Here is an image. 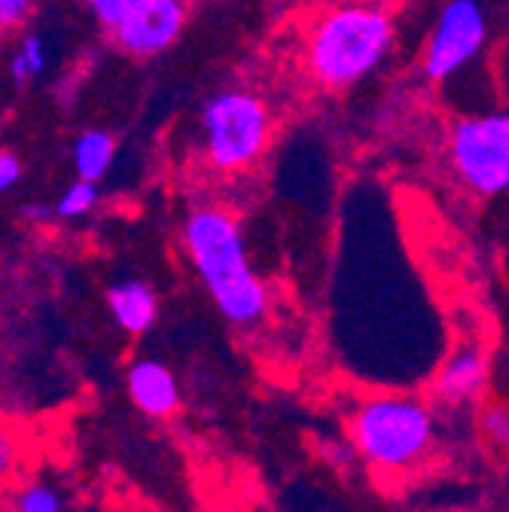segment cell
I'll use <instances>...</instances> for the list:
<instances>
[{"label":"cell","instance_id":"6da1fadb","mask_svg":"<svg viewBox=\"0 0 509 512\" xmlns=\"http://www.w3.org/2000/svg\"><path fill=\"white\" fill-rule=\"evenodd\" d=\"M183 247L208 299L232 327H257L269 314V287L253 269L232 211L220 205L193 208L183 220Z\"/></svg>","mask_w":509,"mask_h":512},{"label":"cell","instance_id":"7a4b0ae2","mask_svg":"<svg viewBox=\"0 0 509 512\" xmlns=\"http://www.w3.org/2000/svg\"><path fill=\"white\" fill-rule=\"evenodd\" d=\"M348 439L366 467L385 476H403L430 458L436 415L415 394H372L348 412Z\"/></svg>","mask_w":509,"mask_h":512},{"label":"cell","instance_id":"3957f363","mask_svg":"<svg viewBox=\"0 0 509 512\" xmlns=\"http://www.w3.org/2000/svg\"><path fill=\"white\" fill-rule=\"evenodd\" d=\"M391 46V19L378 10L351 7L333 13L314 34L311 71L314 77L342 89L366 77Z\"/></svg>","mask_w":509,"mask_h":512},{"label":"cell","instance_id":"277c9868","mask_svg":"<svg viewBox=\"0 0 509 512\" xmlns=\"http://www.w3.org/2000/svg\"><path fill=\"white\" fill-rule=\"evenodd\" d=\"M205 153L217 171H244L260 159L269 141V113L247 92H220L202 113Z\"/></svg>","mask_w":509,"mask_h":512},{"label":"cell","instance_id":"5b68a950","mask_svg":"<svg viewBox=\"0 0 509 512\" xmlns=\"http://www.w3.org/2000/svg\"><path fill=\"white\" fill-rule=\"evenodd\" d=\"M458 180L476 196L509 192V113L461 119L449 138Z\"/></svg>","mask_w":509,"mask_h":512},{"label":"cell","instance_id":"8992f818","mask_svg":"<svg viewBox=\"0 0 509 512\" xmlns=\"http://www.w3.org/2000/svg\"><path fill=\"white\" fill-rule=\"evenodd\" d=\"M482 40H485L482 10L473 4V0H452V4L442 10L439 28L427 46V58H424L427 77L445 80L458 68H464V64L479 52Z\"/></svg>","mask_w":509,"mask_h":512},{"label":"cell","instance_id":"52a82bcc","mask_svg":"<svg viewBox=\"0 0 509 512\" xmlns=\"http://www.w3.org/2000/svg\"><path fill=\"white\" fill-rule=\"evenodd\" d=\"M488 388V354L476 342H458L433 372L430 394L439 406L479 403Z\"/></svg>","mask_w":509,"mask_h":512},{"label":"cell","instance_id":"ba28073f","mask_svg":"<svg viewBox=\"0 0 509 512\" xmlns=\"http://www.w3.org/2000/svg\"><path fill=\"white\" fill-rule=\"evenodd\" d=\"M183 25V4L180 0H150L132 16H125L113 37L116 43L132 55H156L174 43Z\"/></svg>","mask_w":509,"mask_h":512},{"label":"cell","instance_id":"9c48e42d","mask_svg":"<svg viewBox=\"0 0 509 512\" xmlns=\"http://www.w3.org/2000/svg\"><path fill=\"white\" fill-rule=\"evenodd\" d=\"M125 391L135 409H141L147 418H171L180 409V384L174 372L153 357L135 360L125 372Z\"/></svg>","mask_w":509,"mask_h":512},{"label":"cell","instance_id":"30bf717a","mask_svg":"<svg viewBox=\"0 0 509 512\" xmlns=\"http://www.w3.org/2000/svg\"><path fill=\"white\" fill-rule=\"evenodd\" d=\"M104 302L113 324L129 336H144L159 320V293L144 278L113 281L104 293Z\"/></svg>","mask_w":509,"mask_h":512},{"label":"cell","instance_id":"8fae6325","mask_svg":"<svg viewBox=\"0 0 509 512\" xmlns=\"http://www.w3.org/2000/svg\"><path fill=\"white\" fill-rule=\"evenodd\" d=\"M113 153H116V141L107 135V132H83L77 141H74V168H77V177L80 180H89V183H98L110 162H113Z\"/></svg>","mask_w":509,"mask_h":512},{"label":"cell","instance_id":"7c38bea8","mask_svg":"<svg viewBox=\"0 0 509 512\" xmlns=\"http://www.w3.org/2000/svg\"><path fill=\"white\" fill-rule=\"evenodd\" d=\"M10 512H65V497H61L49 482L31 479L13 491Z\"/></svg>","mask_w":509,"mask_h":512},{"label":"cell","instance_id":"4fadbf2b","mask_svg":"<svg viewBox=\"0 0 509 512\" xmlns=\"http://www.w3.org/2000/svg\"><path fill=\"white\" fill-rule=\"evenodd\" d=\"M479 433L488 442L491 452L500 458H509V406L506 403H485L479 409Z\"/></svg>","mask_w":509,"mask_h":512},{"label":"cell","instance_id":"5bb4252c","mask_svg":"<svg viewBox=\"0 0 509 512\" xmlns=\"http://www.w3.org/2000/svg\"><path fill=\"white\" fill-rule=\"evenodd\" d=\"M95 205H98V186L89 183V180H77V183H71L65 192H61V199L52 205V211H55L58 220H80Z\"/></svg>","mask_w":509,"mask_h":512},{"label":"cell","instance_id":"9a60e30c","mask_svg":"<svg viewBox=\"0 0 509 512\" xmlns=\"http://www.w3.org/2000/svg\"><path fill=\"white\" fill-rule=\"evenodd\" d=\"M43 64H46V52H43L40 40L31 37V40L25 43V49L13 58V77H16V83H25L28 77L40 74V71H43Z\"/></svg>","mask_w":509,"mask_h":512},{"label":"cell","instance_id":"2e32d148","mask_svg":"<svg viewBox=\"0 0 509 512\" xmlns=\"http://www.w3.org/2000/svg\"><path fill=\"white\" fill-rule=\"evenodd\" d=\"M89 4H92L95 16L104 25L116 28L125 16H132L135 10H141L144 4H150V0H89Z\"/></svg>","mask_w":509,"mask_h":512},{"label":"cell","instance_id":"e0dca14e","mask_svg":"<svg viewBox=\"0 0 509 512\" xmlns=\"http://www.w3.org/2000/svg\"><path fill=\"white\" fill-rule=\"evenodd\" d=\"M22 162H19V156H13V153H4L0 156V189H13L19 180H22Z\"/></svg>","mask_w":509,"mask_h":512},{"label":"cell","instance_id":"ac0fdd59","mask_svg":"<svg viewBox=\"0 0 509 512\" xmlns=\"http://www.w3.org/2000/svg\"><path fill=\"white\" fill-rule=\"evenodd\" d=\"M28 7H31V0H0V22H4V28L22 22Z\"/></svg>","mask_w":509,"mask_h":512},{"label":"cell","instance_id":"d6986e66","mask_svg":"<svg viewBox=\"0 0 509 512\" xmlns=\"http://www.w3.org/2000/svg\"><path fill=\"white\" fill-rule=\"evenodd\" d=\"M49 214H55V211L46 208V205H25V208H22V217H25V220H34V223L49 220Z\"/></svg>","mask_w":509,"mask_h":512},{"label":"cell","instance_id":"ffe728a7","mask_svg":"<svg viewBox=\"0 0 509 512\" xmlns=\"http://www.w3.org/2000/svg\"><path fill=\"white\" fill-rule=\"evenodd\" d=\"M211 512H250L241 500H223V503H217Z\"/></svg>","mask_w":509,"mask_h":512}]
</instances>
